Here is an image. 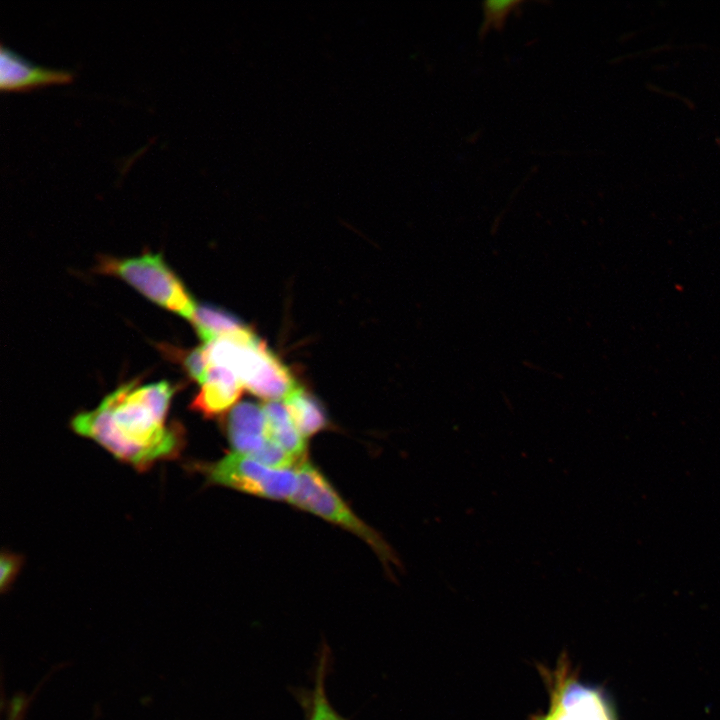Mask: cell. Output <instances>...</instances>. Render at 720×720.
Returning a JSON list of instances; mask_svg holds the SVG:
<instances>
[{
  "instance_id": "6da1fadb",
  "label": "cell",
  "mask_w": 720,
  "mask_h": 720,
  "mask_svg": "<svg viewBox=\"0 0 720 720\" xmlns=\"http://www.w3.org/2000/svg\"><path fill=\"white\" fill-rule=\"evenodd\" d=\"M165 422L143 399L134 379L107 395L94 410L76 415L72 427L120 460L145 466L177 449V433Z\"/></svg>"
},
{
  "instance_id": "7a4b0ae2",
  "label": "cell",
  "mask_w": 720,
  "mask_h": 720,
  "mask_svg": "<svg viewBox=\"0 0 720 720\" xmlns=\"http://www.w3.org/2000/svg\"><path fill=\"white\" fill-rule=\"evenodd\" d=\"M204 346L209 366L228 368L245 389L262 399H285L299 386L290 368L252 329Z\"/></svg>"
},
{
  "instance_id": "3957f363",
  "label": "cell",
  "mask_w": 720,
  "mask_h": 720,
  "mask_svg": "<svg viewBox=\"0 0 720 720\" xmlns=\"http://www.w3.org/2000/svg\"><path fill=\"white\" fill-rule=\"evenodd\" d=\"M96 271L118 277L155 304L190 320L196 303L181 279L161 254L143 253L130 258L102 256Z\"/></svg>"
},
{
  "instance_id": "277c9868",
  "label": "cell",
  "mask_w": 720,
  "mask_h": 720,
  "mask_svg": "<svg viewBox=\"0 0 720 720\" xmlns=\"http://www.w3.org/2000/svg\"><path fill=\"white\" fill-rule=\"evenodd\" d=\"M296 473L298 484L292 504L348 529L366 541L385 564H397L384 539L354 514L315 466L303 462Z\"/></svg>"
},
{
  "instance_id": "5b68a950",
  "label": "cell",
  "mask_w": 720,
  "mask_h": 720,
  "mask_svg": "<svg viewBox=\"0 0 720 720\" xmlns=\"http://www.w3.org/2000/svg\"><path fill=\"white\" fill-rule=\"evenodd\" d=\"M550 693L549 709L530 720H616L615 711L599 688L581 683L561 656L554 670L541 669Z\"/></svg>"
},
{
  "instance_id": "8992f818",
  "label": "cell",
  "mask_w": 720,
  "mask_h": 720,
  "mask_svg": "<svg viewBox=\"0 0 720 720\" xmlns=\"http://www.w3.org/2000/svg\"><path fill=\"white\" fill-rule=\"evenodd\" d=\"M215 484L275 500H291L296 492L297 473L269 468L254 458L231 452L206 469Z\"/></svg>"
},
{
  "instance_id": "52a82bcc",
  "label": "cell",
  "mask_w": 720,
  "mask_h": 720,
  "mask_svg": "<svg viewBox=\"0 0 720 720\" xmlns=\"http://www.w3.org/2000/svg\"><path fill=\"white\" fill-rule=\"evenodd\" d=\"M226 432L235 452L254 457L269 440L263 406L237 403L228 415Z\"/></svg>"
},
{
  "instance_id": "ba28073f",
  "label": "cell",
  "mask_w": 720,
  "mask_h": 720,
  "mask_svg": "<svg viewBox=\"0 0 720 720\" xmlns=\"http://www.w3.org/2000/svg\"><path fill=\"white\" fill-rule=\"evenodd\" d=\"M244 387L228 368L209 366L207 377L193 398L190 408L205 417L221 416L233 408Z\"/></svg>"
},
{
  "instance_id": "9c48e42d",
  "label": "cell",
  "mask_w": 720,
  "mask_h": 720,
  "mask_svg": "<svg viewBox=\"0 0 720 720\" xmlns=\"http://www.w3.org/2000/svg\"><path fill=\"white\" fill-rule=\"evenodd\" d=\"M72 78L68 70L38 66L0 46L1 89H26L51 83L67 82Z\"/></svg>"
},
{
  "instance_id": "30bf717a",
  "label": "cell",
  "mask_w": 720,
  "mask_h": 720,
  "mask_svg": "<svg viewBox=\"0 0 720 720\" xmlns=\"http://www.w3.org/2000/svg\"><path fill=\"white\" fill-rule=\"evenodd\" d=\"M268 438L295 459L304 456L306 451V438L294 425L290 414L284 404L270 401L263 406Z\"/></svg>"
},
{
  "instance_id": "8fae6325",
  "label": "cell",
  "mask_w": 720,
  "mask_h": 720,
  "mask_svg": "<svg viewBox=\"0 0 720 720\" xmlns=\"http://www.w3.org/2000/svg\"><path fill=\"white\" fill-rule=\"evenodd\" d=\"M290 417L305 437H310L325 429L328 419L324 408L310 392L298 386L284 400Z\"/></svg>"
},
{
  "instance_id": "7c38bea8",
  "label": "cell",
  "mask_w": 720,
  "mask_h": 720,
  "mask_svg": "<svg viewBox=\"0 0 720 720\" xmlns=\"http://www.w3.org/2000/svg\"><path fill=\"white\" fill-rule=\"evenodd\" d=\"M190 321L206 343L251 329L230 312L207 304L197 305Z\"/></svg>"
},
{
  "instance_id": "4fadbf2b",
  "label": "cell",
  "mask_w": 720,
  "mask_h": 720,
  "mask_svg": "<svg viewBox=\"0 0 720 720\" xmlns=\"http://www.w3.org/2000/svg\"><path fill=\"white\" fill-rule=\"evenodd\" d=\"M159 349L168 359L179 363L192 380L200 384L204 383L209 370L205 346L181 349L169 344H161Z\"/></svg>"
},
{
  "instance_id": "5bb4252c",
  "label": "cell",
  "mask_w": 720,
  "mask_h": 720,
  "mask_svg": "<svg viewBox=\"0 0 720 720\" xmlns=\"http://www.w3.org/2000/svg\"><path fill=\"white\" fill-rule=\"evenodd\" d=\"M521 1H486L483 4L485 20L481 32L493 27L501 29L506 17Z\"/></svg>"
},
{
  "instance_id": "9a60e30c",
  "label": "cell",
  "mask_w": 720,
  "mask_h": 720,
  "mask_svg": "<svg viewBox=\"0 0 720 720\" xmlns=\"http://www.w3.org/2000/svg\"><path fill=\"white\" fill-rule=\"evenodd\" d=\"M322 665L318 673L316 689L313 697L311 720H344L328 703L323 689Z\"/></svg>"
},
{
  "instance_id": "2e32d148",
  "label": "cell",
  "mask_w": 720,
  "mask_h": 720,
  "mask_svg": "<svg viewBox=\"0 0 720 720\" xmlns=\"http://www.w3.org/2000/svg\"><path fill=\"white\" fill-rule=\"evenodd\" d=\"M18 567V561L15 557L9 554H2L1 557V586L7 585L14 577L16 568Z\"/></svg>"
},
{
  "instance_id": "e0dca14e",
  "label": "cell",
  "mask_w": 720,
  "mask_h": 720,
  "mask_svg": "<svg viewBox=\"0 0 720 720\" xmlns=\"http://www.w3.org/2000/svg\"><path fill=\"white\" fill-rule=\"evenodd\" d=\"M311 720V719H310Z\"/></svg>"
}]
</instances>
